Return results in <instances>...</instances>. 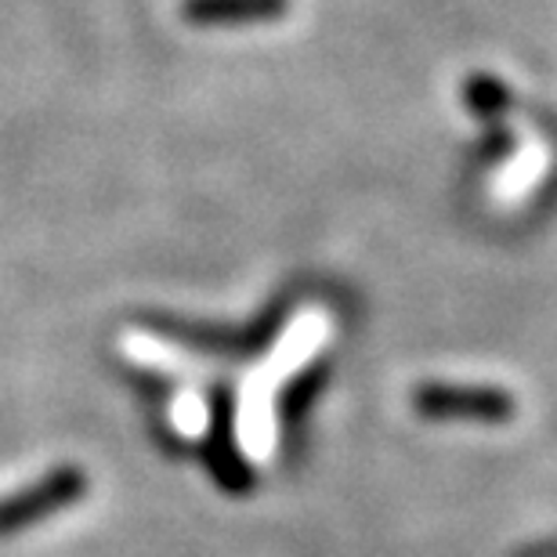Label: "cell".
Wrapping results in <instances>:
<instances>
[{"mask_svg": "<svg viewBox=\"0 0 557 557\" xmlns=\"http://www.w3.org/2000/svg\"><path fill=\"white\" fill-rule=\"evenodd\" d=\"M87 488H91V478H87L84 467L59 463L44 471L37 482L0 496V540L22 536V532L44 525L48 518L76 507L87 496Z\"/></svg>", "mask_w": 557, "mask_h": 557, "instance_id": "cell-1", "label": "cell"}, {"mask_svg": "<svg viewBox=\"0 0 557 557\" xmlns=\"http://www.w3.org/2000/svg\"><path fill=\"white\" fill-rule=\"evenodd\" d=\"M289 11V0H182V18L193 26H243L275 22Z\"/></svg>", "mask_w": 557, "mask_h": 557, "instance_id": "cell-3", "label": "cell"}, {"mask_svg": "<svg viewBox=\"0 0 557 557\" xmlns=\"http://www.w3.org/2000/svg\"><path fill=\"white\" fill-rule=\"evenodd\" d=\"M207 467L210 474L218 478L221 485L228 488V493H243V488L250 485V471L247 463H243V456L236 449V438H232V409L225 398H218L214 403V420H210V442H207Z\"/></svg>", "mask_w": 557, "mask_h": 557, "instance_id": "cell-4", "label": "cell"}, {"mask_svg": "<svg viewBox=\"0 0 557 557\" xmlns=\"http://www.w3.org/2000/svg\"><path fill=\"white\" fill-rule=\"evenodd\" d=\"M463 106L478 120H496L510 109V87L493 73H474L463 81Z\"/></svg>", "mask_w": 557, "mask_h": 557, "instance_id": "cell-5", "label": "cell"}, {"mask_svg": "<svg viewBox=\"0 0 557 557\" xmlns=\"http://www.w3.org/2000/svg\"><path fill=\"white\" fill-rule=\"evenodd\" d=\"M413 409L423 420H474L507 423L515 420V395L493 384H420L413 387Z\"/></svg>", "mask_w": 557, "mask_h": 557, "instance_id": "cell-2", "label": "cell"}]
</instances>
